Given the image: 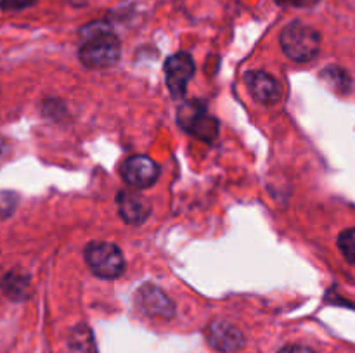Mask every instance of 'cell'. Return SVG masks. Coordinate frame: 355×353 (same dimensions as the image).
I'll return each mask as SVG.
<instances>
[{
  "mask_svg": "<svg viewBox=\"0 0 355 353\" xmlns=\"http://www.w3.org/2000/svg\"><path fill=\"white\" fill-rule=\"evenodd\" d=\"M78 57L87 68H110L120 59L121 45L116 35L104 23H90L82 30Z\"/></svg>",
  "mask_w": 355,
  "mask_h": 353,
  "instance_id": "obj_1",
  "label": "cell"
},
{
  "mask_svg": "<svg viewBox=\"0 0 355 353\" xmlns=\"http://www.w3.org/2000/svg\"><path fill=\"white\" fill-rule=\"evenodd\" d=\"M281 48L284 54L297 62H309L319 54L321 48V35L315 28L293 21L281 31Z\"/></svg>",
  "mask_w": 355,
  "mask_h": 353,
  "instance_id": "obj_2",
  "label": "cell"
},
{
  "mask_svg": "<svg viewBox=\"0 0 355 353\" xmlns=\"http://www.w3.org/2000/svg\"><path fill=\"white\" fill-rule=\"evenodd\" d=\"M83 256L94 275L101 279H118L125 272L123 255L111 242H89Z\"/></svg>",
  "mask_w": 355,
  "mask_h": 353,
  "instance_id": "obj_3",
  "label": "cell"
},
{
  "mask_svg": "<svg viewBox=\"0 0 355 353\" xmlns=\"http://www.w3.org/2000/svg\"><path fill=\"white\" fill-rule=\"evenodd\" d=\"M177 121L187 134L201 141H214L218 135V121L208 113L207 106L196 100H191L179 107Z\"/></svg>",
  "mask_w": 355,
  "mask_h": 353,
  "instance_id": "obj_4",
  "label": "cell"
},
{
  "mask_svg": "<svg viewBox=\"0 0 355 353\" xmlns=\"http://www.w3.org/2000/svg\"><path fill=\"white\" fill-rule=\"evenodd\" d=\"M121 176L135 189H148L159 179V165L148 156H130L121 165Z\"/></svg>",
  "mask_w": 355,
  "mask_h": 353,
  "instance_id": "obj_5",
  "label": "cell"
},
{
  "mask_svg": "<svg viewBox=\"0 0 355 353\" xmlns=\"http://www.w3.org/2000/svg\"><path fill=\"white\" fill-rule=\"evenodd\" d=\"M194 61L187 52H177L165 61V76L173 97H182L194 75Z\"/></svg>",
  "mask_w": 355,
  "mask_h": 353,
  "instance_id": "obj_6",
  "label": "cell"
},
{
  "mask_svg": "<svg viewBox=\"0 0 355 353\" xmlns=\"http://www.w3.org/2000/svg\"><path fill=\"white\" fill-rule=\"evenodd\" d=\"M205 332L208 345L217 352L234 353L245 346V334L227 320H214Z\"/></svg>",
  "mask_w": 355,
  "mask_h": 353,
  "instance_id": "obj_7",
  "label": "cell"
},
{
  "mask_svg": "<svg viewBox=\"0 0 355 353\" xmlns=\"http://www.w3.org/2000/svg\"><path fill=\"white\" fill-rule=\"evenodd\" d=\"M245 80L253 99L259 100V102L266 104V106H274L283 99V87L269 73L250 71L246 73Z\"/></svg>",
  "mask_w": 355,
  "mask_h": 353,
  "instance_id": "obj_8",
  "label": "cell"
},
{
  "mask_svg": "<svg viewBox=\"0 0 355 353\" xmlns=\"http://www.w3.org/2000/svg\"><path fill=\"white\" fill-rule=\"evenodd\" d=\"M137 303L149 317L172 318L175 315V305L172 303V300L166 296L165 291L153 284H146L139 289Z\"/></svg>",
  "mask_w": 355,
  "mask_h": 353,
  "instance_id": "obj_9",
  "label": "cell"
},
{
  "mask_svg": "<svg viewBox=\"0 0 355 353\" xmlns=\"http://www.w3.org/2000/svg\"><path fill=\"white\" fill-rule=\"evenodd\" d=\"M116 203L121 220L130 225L142 224L149 217V213H151L149 201L137 192L121 190L116 196Z\"/></svg>",
  "mask_w": 355,
  "mask_h": 353,
  "instance_id": "obj_10",
  "label": "cell"
},
{
  "mask_svg": "<svg viewBox=\"0 0 355 353\" xmlns=\"http://www.w3.org/2000/svg\"><path fill=\"white\" fill-rule=\"evenodd\" d=\"M69 353H96L92 332L87 325H76L71 329L68 338Z\"/></svg>",
  "mask_w": 355,
  "mask_h": 353,
  "instance_id": "obj_11",
  "label": "cell"
},
{
  "mask_svg": "<svg viewBox=\"0 0 355 353\" xmlns=\"http://www.w3.org/2000/svg\"><path fill=\"white\" fill-rule=\"evenodd\" d=\"M28 287H30V282H28V277L24 275L9 273L3 279V291L7 293V296L16 301L24 300L28 296Z\"/></svg>",
  "mask_w": 355,
  "mask_h": 353,
  "instance_id": "obj_12",
  "label": "cell"
},
{
  "mask_svg": "<svg viewBox=\"0 0 355 353\" xmlns=\"http://www.w3.org/2000/svg\"><path fill=\"white\" fill-rule=\"evenodd\" d=\"M338 248L342 255L345 256L347 262L354 263L355 265V227L347 228L340 234L338 237Z\"/></svg>",
  "mask_w": 355,
  "mask_h": 353,
  "instance_id": "obj_13",
  "label": "cell"
},
{
  "mask_svg": "<svg viewBox=\"0 0 355 353\" xmlns=\"http://www.w3.org/2000/svg\"><path fill=\"white\" fill-rule=\"evenodd\" d=\"M17 203L16 194L12 192H0V218L9 217L10 213L14 211Z\"/></svg>",
  "mask_w": 355,
  "mask_h": 353,
  "instance_id": "obj_14",
  "label": "cell"
},
{
  "mask_svg": "<svg viewBox=\"0 0 355 353\" xmlns=\"http://www.w3.org/2000/svg\"><path fill=\"white\" fill-rule=\"evenodd\" d=\"M38 0H0V9L2 10H21L31 7Z\"/></svg>",
  "mask_w": 355,
  "mask_h": 353,
  "instance_id": "obj_15",
  "label": "cell"
},
{
  "mask_svg": "<svg viewBox=\"0 0 355 353\" xmlns=\"http://www.w3.org/2000/svg\"><path fill=\"white\" fill-rule=\"evenodd\" d=\"M279 6H291V7H312L319 0H276Z\"/></svg>",
  "mask_w": 355,
  "mask_h": 353,
  "instance_id": "obj_16",
  "label": "cell"
},
{
  "mask_svg": "<svg viewBox=\"0 0 355 353\" xmlns=\"http://www.w3.org/2000/svg\"><path fill=\"white\" fill-rule=\"evenodd\" d=\"M279 353H315V352L312 348H309V346L288 345V346H284V348H281Z\"/></svg>",
  "mask_w": 355,
  "mask_h": 353,
  "instance_id": "obj_17",
  "label": "cell"
}]
</instances>
